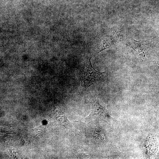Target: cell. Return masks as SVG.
Instances as JSON below:
<instances>
[{
  "label": "cell",
  "instance_id": "cell-2",
  "mask_svg": "<svg viewBox=\"0 0 159 159\" xmlns=\"http://www.w3.org/2000/svg\"><path fill=\"white\" fill-rule=\"evenodd\" d=\"M150 42L149 41H137L132 38L129 39L126 44L132 48L139 57L144 60L150 49Z\"/></svg>",
  "mask_w": 159,
  "mask_h": 159
},
{
  "label": "cell",
  "instance_id": "cell-1",
  "mask_svg": "<svg viewBox=\"0 0 159 159\" xmlns=\"http://www.w3.org/2000/svg\"><path fill=\"white\" fill-rule=\"evenodd\" d=\"M104 73L97 70L92 66L91 59L82 67L80 73L82 86L87 89L103 77Z\"/></svg>",
  "mask_w": 159,
  "mask_h": 159
},
{
  "label": "cell",
  "instance_id": "cell-3",
  "mask_svg": "<svg viewBox=\"0 0 159 159\" xmlns=\"http://www.w3.org/2000/svg\"><path fill=\"white\" fill-rule=\"evenodd\" d=\"M119 38V33L114 32L104 38L99 43L98 52H100L115 44Z\"/></svg>",
  "mask_w": 159,
  "mask_h": 159
}]
</instances>
